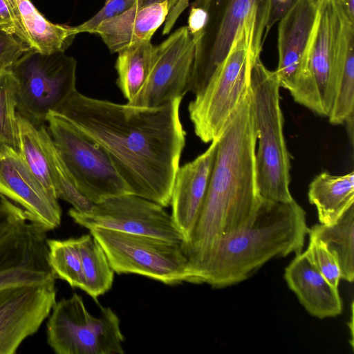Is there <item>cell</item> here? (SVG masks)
I'll return each instance as SVG.
<instances>
[{
    "mask_svg": "<svg viewBox=\"0 0 354 354\" xmlns=\"http://www.w3.org/2000/svg\"><path fill=\"white\" fill-rule=\"evenodd\" d=\"M182 99L156 107L136 106L93 98L76 90L52 113L100 145L130 194L166 207L185 146Z\"/></svg>",
    "mask_w": 354,
    "mask_h": 354,
    "instance_id": "obj_1",
    "label": "cell"
},
{
    "mask_svg": "<svg viewBox=\"0 0 354 354\" xmlns=\"http://www.w3.org/2000/svg\"><path fill=\"white\" fill-rule=\"evenodd\" d=\"M218 139L206 196L185 254L250 225L262 202L257 179V142L251 89Z\"/></svg>",
    "mask_w": 354,
    "mask_h": 354,
    "instance_id": "obj_2",
    "label": "cell"
},
{
    "mask_svg": "<svg viewBox=\"0 0 354 354\" xmlns=\"http://www.w3.org/2000/svg\"><path fill=\"white\" fill-rule=\"evenodd\" d=\"M308 232L306 212L295 200L263 198L250 225L186 254L185 281L216 288L239 283L274 257L301 253Z\"/></svg>",
    "mask_w": 354,
    "mask_h": 354,
    "instance_id": "obj_3",
    "label": "cell"
},
{
    "mask_svg": "<svg viewBox=\"0 0 354 354\" xmlns=\"http://www.w3.org/2000/svg\"><path fill=\"white\" fill-rule=\"evenodd\" d=\"M280 88L275 71L257 57L251 70L250 89L259 142L255 153L257 184L263 198L289 203L295 199L290 192V156L283 134Z\"/></svg>",
    "mask_w": 354,
    "mask_h": 354,
    "instance_id": "obj_4",
    "label": "cell"
},
{
    "mask_svg": "<svg viewBox=\"0 0 354 354\" xmlns=\"http://www.w3.org/2000/svg\"><path fill=\"white\" fill-rule=\"evenodd\" d=\"M255 19H247L230 50L205 87L188 106L196 135L205 143L217 139L250 88L257 57L252 49Z\"/></svg>",
    "mask_w": 354,
    "mask_h": 354,
    "instance_id": "obj_5",
    "label": "cell"
},
{
    "mask_svg": "<svg viewBox=\"0 0 354 354\" xmlns=\"http://www.w3.org/2000/svg\"><path fill=\"white\" fill-rule=\"evenodd\" d=\"M207 12L205 29L195 43L189 92L196 95L227 56L245 21L255 19L252 49L260 55L265 41L270 0H196Z\"/></svg>",
    "mask_w": 354,
    "mask_h": 354,
    "instance_id": "obj_6",
    "label": "cell"
},
{
    "mask_svg": "<svg viewBox=\"0 0 354 354\" xmlns=\"http://www.w3.org/2000/svg\"><path fill=\"white\" fill-rule=\"evenodd\" d=\"M46 123L56 151L78 191L97 204L130 194L106 152L63 117L50 113Z\"/></svg>",
    "mask_w": 354,
    "mask_h": 354,
    "instance_id": "obj_7",
    "label": "cell"
},
{
    "mask_svg": "<svg viewBox=\"0 0 354 354\" xmlns=\"http://www.w3.org/2000/svg\"><path fill=\"white\" fill-rule=\"evenodd\" d=\"M10 69L17 81V111L37 124L77 90V61L65 52L28 48Z\"/></svg>",
    "mask_w": 354,
    "mask_h": 354,
    "instance_id": "obj_8",
    "label": "cell"
},
{
    "mask_svg": "<svg viewBox=\"0 0 354 354\" xmlns=\"http://www.w3.org/2000/svg\"><path fill=\"white\" fill-rule=\"evenodd\" d=\"M91 315L77 293L56 301L46 323L47 343L57 354H122L124 335L118 315L100 306Z\"/></svg>",
    "mask_w": 354,
    "mask_h": 354,
    "instance_id": "obj_9",
    "label": "cell"
},
{
    "mask_svg": "<svg viewBox=\"0 0 354 354\" xmlns=\"http://www.w3.org/2000/svg\"><path fill=\"white\" fill-rule=\"evenodd\" d=\"M89 232L117 274H140L167 285L185 281L187 257L183 243L103 228Z\"/></svg>",
    "mask_w": 354,
    "mask_h": 354,
    "instance_id": "obj_10",
    "label": "cell"
},
{
    "mask_svg": "<svg viewBox=\"0 0 354 354\" xmlns=\"http://www.w3.org/2000/svg\"><path fill=\"white\" fill-rule=\"evenodd\" d=\"M68 215L75 223L88 230L103 228L122 232L160 238L183 243L185 238L171 214L162 205L127 194L94 204L86 212L73 208Z\"/></svg>",
    "mask_w": 354,
    "mask_h": 354,
    "instance_id": "obj_11",
    "label": "cell"
},
{
    "mask_svg": "<svg viewBox=\"0 0 354 354\" xmlns=\"http://www.w3.org/2000/svg\"><path fill=\"white\" fill-rule=\"evenodd\" d=\"M319 0H298L279 21V62L274 71L280 87L294 100L315 113V105L307 66V55Z\"/></svg>",
    "mask_w": 354,
    "mask_h": 354,
    "instance_id": "obj_12",
    "label": "cell"
},
{
    "mask_svg": "<svg viewBox=\"0 0 354 354\" xmlns=\"http://www.w3.org/2000/svg\"><path fill=\"white\" fill-rule=\"evenodd\" d=\"M195 56V44L187 26L176 29L154 46L148 77L140 92L127 103L156 107L189 92Z\"/></svg>",
    "mask_w": 354,
    "mask_h": 354,
    "instance_id": "obj_13",
    "label": "cell"
},
{
    "mask_svg": "<svg viewBox=\"0 0 354 354\" xmlns=\"http://www.w3.org/2000/svg\"><path fill=\"white\" fill-rule=\"evenodd\" d=\"M47 231L28 220L0 236V289L53 281Z\"/></svg>",
    "mask_w": 354,
    "mask_h": 354,
    "instance_id": "obj_14",
    "label": "cell"
},
{
    "mask_svg": "<svg viewBox=\"0 0 354 354\" xmlns=\"http://www.w3.org/2000/svg\"><path fill=\"white\" fill-rule=\"evenodd\" d=\"M55 281L0 289V354H15L56 303Z\"/></svg>",
    "mask_w": 354,
    "mask_h": 354,
    "instance_id": "obj_15",
    "label": "cell"
},
{
    "mask_svg": "<svg viewBox=\"0 0 354 354\" xmlns=\"http://www.w3.org/2000/svg\"><path fill=\"white\" fill-rule=\"evenodd\" d=\"M340 8L336 0H319L318 12L307 55L315 113L328 117L337 84Z\"/></svg>",
    "mask_w": 354,
    "mask_h": 354,
    "instance_id": "obj_16",
    "label": "cell"
},
{
    "mask_svg": "<svg viewBox=\"0 0 354 354\" xmlns=\"http://www.w3.org/2000/svg\"><path fill=\"white\" fill-rule=\"evenodd\" d=\"M0 195L20 207L28 221L47 232L61 224L58 198L45 187L21 154L6 145H0Z\"/></svg>",
    "mask_w": 354,
    "mask_h": 354,
    "instance_id": "obj_17",
    "label": "cell"
},
{
    "mask_svg": "<svg viewBox=\"0 0 354 354\" xmlns=\"http://www.w3.org/2000/svg\"><path fill=\"white\" fill-rule=\"evenodd\" d=\"M218 139L194 160L179 167L174 181L171 217L189 241L201 211L214 164Z\"/></svg>",
    "mask_w": 354,
    "mask_h": 354,
    "instance_id": "obj_18",
    "label": "cell"
},
{
    "mask_svg": "<svg viewBox=\"0 0 354 354\" xmlns=\"http://www.w3.org/2000/svg\"><path fill=\"white\" fill-rule=\"evenodd\" d=\"M284 279L312 316L324 319L342 313V302L338 288L323 276L306 251L296 254L286 268Z\"/></svg>",
    "mask_w": 354,
    "mask_h": 354,
    "instance_id": "obj_19",
    "label": "cell"
},
{
    "mask_svg": "<svg viewBox=\"0 0 354 354\" xmlns=\"http://www.w3.org/2000/svg\"><path fill=\"white\" fill-rule=\"evenodd\" d=\"M169 11L167 1L134 6L101 21L91 34L98 35L111 53H118L136 44L151 41Z\"/></svg>",
    "mask_w": 354,
    "mask_h": 354,
    "instance_id": "obj_20",
    "label": "cell"
},
{
    "mask_svg": "<svg viewBox=\"0 0 354 354\" xmlns=\"http://www.w3.org/2000/svg\"><path fill=\"white\" fill-rule=\"evenodd\" d=\"M28 48L42 53L65 52L77 35L74 26L47 20L30 0H9Z\"/></svg>",
    "mask_w": 354,
    "mask_h": 354,
    "instance_id": "obj_21",
    "label": "cell"
},
{
    "mask_svg": "<svg viewBox=\"0 0 354 354\" xmlns=\"http://www.w3.org/2000/svg\"><path fill=\"white\" fill-rule=\"evenodd\" d=\"M340 28L337 50V84L334 100L328 115L329 122L342 124L354 113V22L339 3Z\"/></svg>",
    "mask_w": 354,
    "mask_h": 354,
    "instance_id": "obj_22",
    "label": "cell"
},
{
    "mask_svg": "<svg viewBox=\"0 0 354 354\" xmlns=\"http://www.w3.org/2000/svg\"><path fill=\"white\" fill-rule=\"evenodd\" d=\"M308 196L317 209L319 223H334L354 205V172L319 174L309 185Z\"/></svg>",
    "mask_w": 354,
    "mask_h": 354,
    "instance_id": "obj_23",
    "label": "cell"
},
{
    "mask_svg": "<svg viewBox=\"0 0 354 354\" xmlns=\"http://www.w3.org/2000/svg\"><path fill=\"white\" fill-rule=\"evenodd\" d=\"M310 234L321 240L337 259L342 279H354V205L330 225L316 224L308 228Z\"/></svg>",
    "mask_w": 354,
    "mask_h": 354,
    "instance_id": "obj_24",
    "label": "cell"
},
{
    "mask_svg": "<svg viewBox=\"0 0 354 354\" xmlns=\"http://www.w3.org/2000/svg\"><path fill=\"white\" fill-rule=\"evenodd\" d=\"M154 45L151 41L136 44L118 53L115 68L116 84L129 102L143 87L150 71Z\"/></svg>",
    "mask_w": 354,
    "mask_h": 354,
    "instance_id": "obj_25",
    "label": "cell"
},
{
    "mask_svg": "<svg viewBox=\"0 0 354 354\" xmlns=\"http://www.w3.org/2000/svg\"><path fill=\"white\" fill-rule=\"evenodd\" d=\"M77 241L83 272L82 290L96 300L111 288L115 272L102 247L90 233Z\"/></svg>",
    "mask_w": 354,
    "mask_h": 354,
    "instance_id": "obj_26",
    "label": "cell"
},
{
    "mask_svg": "<svg viewBox=\"0 0 354 354\" xmlns=\"http://www.w3.org/2000/svg\"><path fill=\"white\" fill-rule=\"evenodd\" d=\"M19 136V153L45 187L55 196L48 160L42 140V126L17 111ZM57 197V196H56Z\"/></svg>",
    "mask_w": 354,
    "mask_h": 354,
    "instance_id": "obj_27",
    "label": "cell"
},
{
    "mask_svg": "<svg viewBox=\"0 0 354 354\" xmlns=\"http://www.w3.org/2000/svg\"><path fill=\"white\" fill-rule=\"evenodd\" d=\"M42 140L50 169L55 195L72 205L78 212L90 210L94 203L84 197L77 189L62 160L58 155L47 124L42 126Z\"/></svg>",
    "mask_w": 354,
    "mask_h": 354,
    "instance_id": "obj_28",
    "label": "cell"
},
{
    "mask_svg": "<svg viewBox=\"0 0 354 354\" xmlns=\"http://www.w3.org/2000/svg\"><path fill=\"white\" fill-rule=\"evenodd\" d=\"M48 260L57 279L66 281L72 288L82 289L83 272L77 239H48Z\"/></svg>",
    "mask_w": 354,
    "mask_h": 354,
    "instance_id": "obj_29",
    "label": "cell"
},
{
    "mask_svg": "<svg viewBox=\"0 0 354 354\" xmlns=\"http://www.w3.org/2000/svg\"><path fill=\"white\" fill-rule=\"evenodd\" d=\"M17 81L10 68L0 71V145L19 153L17 118Z\"/></svg>",
    "mask_w": 354,
    "mask_h": 354,
    "instance_id": "obj_30",
    "label": "cell"
},
{
    "mask_svg": "<svg viewBox=\"0 0 354 354\" xmlns=\"http://www.w3.org/2000/svg\"><path fill=\"white\" fill-rule=\"evenodd\" d=\"M308 235L309 242L306 252L310 259L328 282L338 288L342 277L337 258L321 240L313 234Z\"/></svg>",
    "mask_w": 354,
    "mask_h": 354,
    "instance_id": "obj_31",
    "label": "cell"
},
{
    "mask_svg": "<svg viewBox=\"0 0 354 354\" xmlns=\"http://www.w3.org/2000/svg\"><path fill=\"white\" fill-rule=\"evenodd\" d=\"M142 0H106L103 7L82 24L74 26L76 32L91 33L102 21L120 15L134 6H141Z\"/></svg>",
    "mask_w": 354,
    "mask_h": 354,
    "instance_id": "obj_32",
    "label": "cell"
},
{
    "mask_svg": "<svg viewBox=\"0 0 354 354\" xmlns=\"http://www.w3.org/2000/svg\"><path fill=\"white\" fill-rule=\"evenodd\" d=\"M28 48L15 35L0 30V71L10 68Z\"/></svg>",
    "mask_w": 354,
    "mask_h": 354,
    "instance_id": "obj_33",
    "label": "cell"
},
{
    "mask_svg": "<svg viewBox=\"0 0 354 354\" xmlns=\"http://www.w3.org/2000/svg\"><path fill=\"white\" fill-rule=\"evenodd\" d=\"M26 220L27 217L20 207L0 195V236Z\"/></svg>",
    "mask_w": 354,
    "mask_h": 354,
    "instance_id": "obj_34",
    "label": "cell"
},
{
    "mask_svg": "<svg viewBox=\"0 0 354 354\" xmlns=\"http://www.w3.org/2000/svg\"><path fill=\"white\" fill-rule=\"evenodd\" d=\"M0 30L15 35L26 44L25 35L19 26L9 0H0Z\"/></svg>",
    "mask_w": 354,
    "mask_h": 354,
    "instance_id": "obj_35",
    "label": "cell"
},
{
    "mask_svg": "<svg viewBox=\"0 0 354 354\" xmlns=\"http://www.w3.org/2000/svg\"><path fill=\"white\" fill-rule=\"evenodd\" d=\"M167 1L169 11L164 23L162 34L170 32L178 18L188 6L189 0H142L141 6Z\"/></svg>",
    "mask_w": 354,
    "mask_h": 354,
    "instance_id": "obj_36",
    "label": "cell"
},
{
    "mask_svg": "<svg viewBox=\"0 0 354 354\" xmlns=\"http://www.w3.org/2000/svg\"><path fill=\"white\" fill-rule=\"evenodd\" d=\"M207 19V12L202 6L192 3L188 17L187 28L194 44L200 39Z\"/></svg>",
    "mask_w": 354,
    "mask_h": 354,
    "instance_id": "obj_37",
    "label": "cell"
},
{
    "mask_svg": "<svg viewBox=\"0 0 354 354\" xmlns=\"http://www.w3.org/2000/svg\"><path fill=\"white\" fill-rule=\"evenodd\" d=\"M298 0H270L265 38L272 28L288 12Z\"/></svg>",
    "mask_w": 354,
    "mask_h": 354,
    "instance_id": "obj_38",
    "label": "cell"
},
{
    "mask_svg": "<svg viewBox=\"0 0 354 354\" xmlns=\"http://www.w3.org/2000/svg\"><path fill=\"white\" fill-rule=\"evenodd\" d=\"M337 1H340V2H341V1H343L344 0H337Z\"/></svg>",
    "mask_w": 354,
    "mask_h": 354,
    "instance_id": "obj_39",
    "label": "cell"
}]
</instances>
